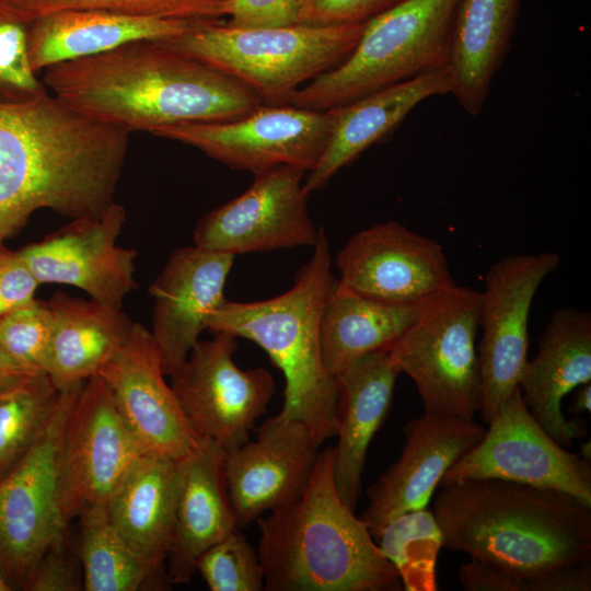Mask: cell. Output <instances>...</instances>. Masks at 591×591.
Segmentation results:
<instances>
[{
	"label": "cell",
	"mask_w": 591,
	"mask_h": 591,
	"mask_svg": "<svg viewBox=\"0 0 591 591\" xmlns=\"http://www.w3.org/2000/svg\"><path fill=\"white\" fill-rule=\"evenodd\" d=\"M466 591H590L591 561L567 565L541 575L500 570L474 559L459 568Z\"/></svg>",
	"instance_id": "38"
},
{
	"label": "cell",
	"mask_w": 591,
	"mask_h": 591,
	"mask_svg": "<svg viewBox=\"0 0 591 591\" xmlns=\"http://www.w3.org/2000/svg\"><path fill=\"white\" fill-rule=\"evenodd\" d=\"M43 83L73 109L126 132L242 117L264 105L236 79L163 40L54 65Z\"/></svg>",
	"instance_id": "2"
},
{
	"label": "cell",
	"mask_w": 591,
	"mask_h": 591,
	"mask_svg": "<svg viewBox=\"0 0 591 591\" xmlns=\"http://www.w3.org/2000/svg\"><path fill=\"white\" fill-rule=\"evenodd\" d=\"M555 252L517 254L495 262L480 292L477 345L482 381L480 415L485 422L519 385L528 361L529 316L537 289L556 270Z\"/></svg>",
	"instance_id": "12"
},
{
	"label": "cell",
	"mask_w": 591,
	"mask_h": 591,
	"mask_svg": "<svg viewBox=\"0 0 591 591\" xmlns=\"http://www.w3.org/2000/svg\"><path fill=\"white\" fill-rule=\"evenodd\" d=\"M96 375L144 452L181 460L197 445L199 437L164 379L158 346L140 323Z\"/></svg>",
	"instance_id": "20"
},
{
	"label": "cell",
	"mask_w": 591,
	"mask_h": 591,
	"mask_svg": "<svg viewBox=\"0 0 591 591\" xmlns=\"http://www.w3.org/2000/svg\"><path fill=\"white\" fill-rule=\"evenodd\" d=\"M301 0H227L220 18L236 28H276L299 23Z\"/></svg>",
	"instance_id": "40"
},
{
	"label": "cell",
	"mask_w": 591,
	"mask_h": 591,
	"mask_svg": "<svg viewBox=\"0 0 591 591\" xmlns=\"http://www.w3.org/2000/svg\"><path fill=\"white\" fill-rule=\"evenodd\" d=\"M47 374L58 391L85 382L120 349L135 323L121 308L57 292Z\"/></svg>",
	"instance_id": "29"
},
{
	"label": "cell",
	"mask_w": 591,
	"mask_h": 591,
	"mask_svg": "<svg viewBox=\"0 0 591 591\" xmlns=\"http://www.w3.org/2000/svg\"><path fill=\"white\" fill-rule=\"evenodd\" d=\"M425 302L385 303L344 290L336 282L324 302L320 320V348L325 370L335 376L354 360L389 349L417 318Z\"/></svg>",
	"instance_id": "30"
},
{
	"label": "cell",
	"mask_w": 591,
	"mask_h": 591,
	"mask_svg": "<svg viewBox=\"0 0 591 591\" xmlns=\"http://www.w3.org/2000/svg\"><path fill=\"white\" fill-rule=\"evenodd\" d=\"M83 383L59 391L37 441L0 480V573L11 590H22L42 555L67 534L59 503V453L68 415Z\"/></svg>",
	"instance_id": "9"
},
{
	"label": "cell",
	"mask_w": 591,
	"mask_h": 591,
	"mask_svg": "<svg viewBox=\"0 0 591 591\" xmlns=\"http://www.w3.org/2000/svg\"><path fill=\"white\" fill-rule=\"evenodd\" d=\"M234 255L196 245L174 251L149 288L153 299L151 335L162 370L170 375L207 329L211 313L224 301Z\"/></svg>",
	"instance_id": "21"
},
{
	"label": "cell",
	"mask_w": 591,
	"mask_h": 591,
	"mask_svg": "<svg viewBox=\"0 0 591 591\" xmlns=\"http://www.w3.org/2000/svg\"><path fill=\"white\" fill-rule=\"evenodd\" d=\"M328 113L292 105H262L234 119L166 127L154 136L197 148L232 169L253 174L289 165L310 172L328 141Z\"/></svg>",
	"instance_id": "14"
},
{
	"label": "cell",
	"mask_w": 591,
	"mask_h": 591,
	"mask_svg": "<svg viewBox=\"0 0 591 591\" xmlns=\"http://www.w3.org/2000/svg\"><path fill=\"white\" fill-rule=\"evenodd\" d=\"M401 373L387 349L364 355L335 374L338 443L334 476L343 502L355 510L370 442L390 412Z\"/></svg>",
	"instance_id": "24"
},
{
	"label": "cell",
	"mask_w": 591,
	"mask_h": 591,
	"mask_svg": "<svg viewBox=\"0 0 591 591\" xmlns=\"http://www.w3.org/2000/svg\"><path fill=\"white\" fill-rule=\"evenodd\" d=\"M486 429L474 420L424 413L405 428L401 456L372 484L360 518L374 540L396 517L425 509L445 472L471 451Z\"/></svg>",
	"instance_id": "19"
},
{
	"label": "cell",
	"mask_w": 591,
	"mask_h": 591,
	"mask_svg": "<svg viewBox=\"0 0 591 591\" xmlns=\"http://www.w3.org/2000/svg\"><path fill=\"white\" fill-rule=\"evenodd\" d=\"M335 260L339 288L391 304H419L456 283L441 244L394 220L354 234Z\"/></svg>",
	"instance_id": "16"
},
{
	"label": "cell",
	"mask_w": 591,
	"mask_h": 591,
	"mask_svg": "<svg viewBox=\"0 0 591 591\" xmlns=\"http://www.w3.org/2000/svg\"><path fill=\"white\" fill-rule=\"evenodd\" d=\"M236 338L217 332L211 339L198 340L170 374V385L194 431L225 453L248 441L275 392L269 371L243 370L235 363Z\"/></svg>",
	"instance_id": "10"
},
{
	"label": "cell",
	"mask_w": 591,
	"mask_h": 591,
	"mask_svg": "<svg viewBox=\"0 0 591 591\" xmlns=\"http://www.w3.org/2000/svg\"><path fill=\"white\" fill-rule=\"evenodd\" d=\"M30 23L7 0H0V102L31 100L48 90L31 66Z\"/></svg>",
	"instance_id": "36"
},
{
	"label": "cell",
	"mask_w": 591,
	"mask_h": 591,
	"mask_svg": "<svg viewBox=\"0 0 591 591\" xmlns=\"http://www.w3.org/2000/svg\"><path fill=\"white\" fill-rule=\"evenodd\" d=\"M521 0H461L447 68L451 95L471 116L490 94L517 26Z\"/></svg>",
	"instance_id": "28"
},
{
	"label": "cell",
	"mask_w": 591,
	"mask_h": 591,
	"mask_svg": "<svg viewBox=\"0 0 591 591\" xmlns=\"http://www.w3.org/2000/svg\"><path fill=\"white\" fill-rule=\"evenodd\" d=\"M432 512L442 547L486 566L541 575L591 561V505L499 478L441 485Z\"/></svg>",
	"instance_id": "3"
},
{
	"label": "cell",
	"mask_w": 591,
	"mask_h": 591,
	"mask_svg": "<svg viewBox=\"0 0 591 591\" xmlns=\"http://www.w3.org/2000/svg\"><path fill=\"white\" fill-rule=\"evenodd\" d=\"M53 331L48 303L35 299L0 318V352L27 372L47 374Z\"/></svg>",
	"instance_id": "35"
},
{
	"label": "cell",
	"mask_w": 591,
	"mask_h": 591,
	"mask_svg": "<svg viewBox=\"0 0 591 591\" xmlns=\"http://www.w3.org/2000/svg\"><path fill=\"white\" fill-rule=\"evenodd\" d=\"M18 14L31 23L62 10H106L131 15L193 22L220 20L227 0H7Z\"/></svg>",
	"instance_id": "34"
},
{
	"label": "cell",
	"mask_w": 591,
	"mask_h": 591,
	"mask_svg": "<svg viewBox=\"0 0 591 591\" xmlns=\"http://www.w3.org/2000/svg\"><path fill=\"white\" fill-rule=\"evenodd\" d=\"M78 518L83 590L138 591L161 586V580L167 582L165 572L152 569L128 547L111 522L105 505L92 506Z\"/></svg>",
	"instance_id": "31"
},
{
	"label": "cell",
	"mask_w": 591,
	"mask_h": 591,
	"mask_svg": "<svg viewBox=\"0 0 591 591\" xmlns=\"http://www.w3.org/2000/svg\"><path fill=\"white\" fill-rule=\"evenodd\" d=\"M197 23L94 9L57 11L30 23V61L39 74L54 65L126 44L181 36Z\"/></svg>",
	"instance_id": "26"
},
{
	"label": "cell",
	"mask_w": 591,
	"mask_h": 591,
	"mask_svg": "<svg viewBox=\"0 0 591 591\" xmlns=\"http://www.w3.org/2000/svg\"><path fill=\"white\" fill-rule=\"evenodd\" d=\"M461 0H404L364 23L339 65L294 91L288 105L325 112L449 66Z\"/></svg>",
	"instance_id": "6"
},
{
	"label": "cell",
	"mask_w": 591,
	"mask_h": 591,
	"mask_svg": "<svg viewBox=\"0 0 591 591\" xmlns=\"http://www.w3.org/2000/svg\"><path fill=\"white\" fill-rule=\"evenodd\" d=\"M196 571L211 591H262L264 571L255 549L239 529L207 548Z\"/></svg>",
	"instance_id": "37"
},
{
	"label": "cell",
	"mask_w": 591,
	"mask_h": 591,
	"mask_svg": "<svg viewBox=\"0 0 591 591\" xmlns=\"http://www.w3.org/2000/svg\"><path fill=\"white\" fill-rule=\"evenodd\" d=\"M590 441H588V443H584L583 447H582V450L580 452L581 456H583L584 459H588L590 460L591 456H590Z\"/></svg>",
	"instance_id": "45"
},
{
	"label": "cell",
	"mask_w": 591,
	"mask_h": 591,
	"mask_svg": "<svg viewBox=\"0 0 591 591\" xmlns=\"http://www.w3.org/2000/svg\"><path fill=\"white\" fill-rule=\"evenodd\" d=\"M318 448L303 422L279 413L260 426L254 441L227 452L224 477L236 529L298 499Z\"/></svg>",
	"instance_id": "18"
},
{
	"label": "cell",
	"mask_w": 591,
	"mask_h": 591,
	"mask_svg": "<svg viewBox=\"0 0 591 591\" xmlns=\"http://www.w3.org/2000/svg\"><path fill=\"white\" fill-rule=\"evenodd\" d=\"M404 0H301L300 24L366 23Z\"/></svg>",
	"instance_id": "41"
},
{
	"label": "cell",
	"mask_w": 591,
	"mask_h": 591,
	"mask_svg": "<svg viewBox=\"0 0 591 591\" xmlns=\"http://www.w3.org/2000/svg\"><path fill=\"white\" fill-rule=\"evenodd\" d=\"M382 554L396 569L403 590L437 591V559L442 534L427 508L391 520L375 540Z\"/></svg>",
	"instance_id": "32"
},
{
	"label": "cell",
	"mask_w": 591,
	"mask_h": 591,
	"mask_svg": "<svg viewBox=\"0 0 591 591\" xmlns=\"http://www.w3.org/2000/svg\"><path fill=\"white\" fill-rule=\"evenodd\" d=\"M363 26L298 23L250 30L213 20L198 22L187 33L162 40L236 79L264 104L285 105L294 91L345 60Z\"/></svg>",
	"instance_id": "7"
},
{
	"label": "cell",
	"mask_w": 591,
	"mask_h": 591,
	"mask_svg": "<svg viewBox=\"0 0 591 591\" xmlns=\"http://www.w3.org/2000/svg\"><path fill=\"white\" fill-rule=\"evenodd\" d=\"M224 450L199 437L178 460L172 541L166 556L170 584H186L199 556L236 529L224 477Z\"/></svg>",
	"instance_id": "23"
},
{
	"label": "cell",
	"mask_w": 591,
	"mask_h": 591,
	"mask_svg": "<svg viewBox=\"0 0 591 591\" xmlns=\"http://www.w3.org/2000/svg\"><path fill=\"white\" fill-rule=\"evenodd\" d=\"M59 391L39 373L0 394V480L28 453L45 429Z\"/></svg>",
	"instance_id": "33"
},
{
	"label": "cell",
	"mask_w": 591,
	"mask_h": 591,
	"mask_svg": "<svg viewBox=\"0 0 591 591\" xmlns=\"http://www.w3.org/2000/svg\"><path fill=\"white\" fill-rule=\"evenodd\" d=\"M144 452L106 383L94 375L80 387L65 426L58 467L59 503L69 524L105 505L134 461Z\"/></svg>",
	"instance_id": "11"
},
{
	"label": "cell",
	"mask_w": 591,
	"mask_h": 591,
	"mask_svg": "<svg viewBox=\"0 0 591 591\" xmlns=\"http://www.w3.org/2000/svg\"><path fill=\"white\" fill-rule=\"evenodd\" d=\"M335 448L318 452L294 501L259 517L266 591H401V578L366 522L339 497Z\"/></svg>",
	"instance_id": "4"
},
{
	"label": "cell",
	"mask_w": 591,
	"mask_h": 591,
	"mask_svg": "<svg viewBox=\"0 0 591 591\" xmlns=\"http://www.w3.org/2000/svg\"><path fill=\"white\" fill-rule=\"evenodd\" d=\"M39 285L18 252L0 245V318L34 302Z\"/></svg>",
	"instance_id": "42"
},
{
	"label": "cell",
	"mask_w": 591,
	"mask_h": 591,
	"mask_svg": "<svg viewBox=\"0 0 591 591\" xmlns=\"http://www.w3.org/2000/svg\"><path fill=\"white\" fill-rule=\"evenodd\" d=\"M67 534L50 545L42 555L30 572L22 590H83V572L79 554L74 555L70 551Z\"/></svg>",
	"instance_id": "39"
},
{
	"label": "cell",
	"mask_w": 591,
	"mask_h": 591,
	"mask_svg": "<svg viewBox=\"0 0 591 591\" xmlns=\"http://www.w3.org/2000/svg\"><path fill=\"white\" fill-rule=\"evenodd\" d=\"M128 137L48 91L0 102V245L43 208L99 216L114 201Z\"/></svg>",
	"instance_id": "1"
},
{
	"label": "cell",
	"mask_w": 591,
	"mask_h": 591,
	"mask_svg": "<svg viewBox=\"0 0 591 591\" xmlns=\"http://www.w3.org/2000/svg\"><path fill=\"white\" fill-rule=\"evenodd\" d=\"M0 591H11V588L5 582L1 573H0Z\"/></svg>",
	"instance_id": "46"
},
{
	"label": "cell",
	"mask_w": 591,
	"mask_h": 591,
	"mask_svg": "<svg viewBox=\"0 0 591 591\" xmlns=\"http://www.w3.org/2000/svg\"><path fill=\"white\" fill-rule=\"evenodd\" d=\"M32 375L35 374L14 364L0 352V394Z\"/></svg>",
	"instance_id": "43"
},
{
	"label": "cell",
	"mask_w": 591,
	"mask_h": 591,
	"mask_svg": "<svg viewBox=\"0 0 591 591\" xmlns=\"http://www.w3.org/2000/svg\"><path fill=\"white\" fill-rule=\"evenodd\" d=\"M303 170L280 165L254 174L240 196L199 219L194 245L232 255L314 246L316 229L308 211Z\"/></svg>",
	"instance_id": "15"
},
{
	"label": "cell",
	"mask_w": 591,
	"mask_h": 591,
	"mask_svg": "<svg viewBox=\"0 0 591 591\" xmlns=\"http://www.w3.org/2000/svg\"><path fill=\"white\" fill-rule=\"evenodd\" d=\"M447 69L389 85L326 111L331 118L327 144L304 176L306 193L323 188L343 167L391 134L425 100L451 94Z\"/></svg>",
	"instance_id": "25"
},
{
	"label": "cell",
	"mask_w": 591,
	"mask_h": 591,
	"mask_svg": "<svg viewBox=\"0 0 591 591\" xmlns=\"http://www.w3.org/2000/svg\"><path fill=\"white\" fill-rule=\"evenodd\" d=\"M126 219L124 207L113 201L99 216L72 219L16 252L40 285H71L92 300L121 308L124 298L137 288V252L116 244Z\"/></svg>",
	"instance_id": "17"
},
{
	"label": "cell",
	"mask_w": 591,
	"mask_h": 591,
	"mask_svg": "<svg viewBox=\"0 0 591 591\" xmlns=\"http://www.w3.org/2000/svg\"><path fill=\"white\" fill-rule=\"evenodd\" d=\"M313 248L288 291L253 302L224 299L207 329L250 339L267 352L286 381L280 413L303 422L321 445L337 434L335 376L325 370L320 348L321 314L337 278L323 229Z\"/></svg>",
	"instance_id": "5"
},
{
	"label": "cell",
	"mask_w": 591,
	"mask_h": 591,
	"mask_svg": "<svg viewBox=\"0 0 591 591\" xmlns=\"http://www.w3.org/2000/svg\"><path fill=\"white\" fill-rule=\"evenodd\" d=\"M572 402L568 407L571 414L590 413L591 409V382L583 383L576 387Z\"/></svg>",
	"instance_id": "44"
},
{
	"label": "cell",
	"mask_w": 591,
	"mask_h": 591,
	"mask_svg": "<svg viewBox=\"0 0 591 591\" xmlns=\"http://www.w3.org/2000/svg\"><path fill=\"white\" fill-rule=\"evenodd\" d=\"M482 440L443 475L441 485L499 478L553 488L591 505V462L557 443L526 407L520 386L488 422Z\"/></svg>",
	"instance_id": "13"
},
{
	"label": "cell",
	"mask_w": 591,
	"mask_h": 591,
	"mask_svg": "<svg viewBox=\"0 0 591 591\" xmlns=\"http://www.w3.org/2000/svg\"><path fill=\"white\" fill-rule=\"evenodd\" d=\"M479 291L455 283L428 299L387 349L414 381L425 413L473 420L479 412Z\"/></svg>",
	"instance_id": "8"
},
{
	"label": "cell",
	"mask_w": 591,
	"mask_h": 591,
	"mask_svg": "<svg viewBox=\"0 0 591 591\" xmlns=\"http://www.w3.org/2000/svg\"><path fill=\"white\" fill-rule=\"evenodd\" d=\"M587 382H591V314L576 308L557 310L543 332L536 356L528 359L519 386L532 416L566 449L588 430L582 418L564 416L561 403Z\"/></svg>",
	"instance_id": "22"
},
{
	"label": "cell",
	"mask_w": 591,
	"mask_h": 591,
	"mask_svg": "<svg viewBox=\"0 0 591 591\" xmlns=\"http://www.w3.org/2000/svg\"><path fill=\"white\" fill-rule=\"evenodd\" d=\"M178 460L142 453L121 477L106 506L128 547L152 569L165 572L176 498Z\"/></svg>",
	"instance_id": "27"
}]
</instances>
